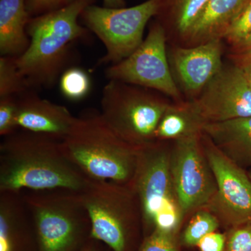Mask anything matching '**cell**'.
Listing matches in <instances>:
<instances>
[{
	"instance_id": "cell-10",
	"label": "cell",
	"mask_w": 251,
	"mask_h": 251,
	"mask_svg": "<svg viewBox=\"0 0 251 251\" xmlns=\"http://www.w3.org/2000/svg\"><path fill=\"white\" fill-rule=\"evenodd\" d=\"M132 188L139 201L146 237L154 229L155 220L161 209L179 205L172 181L170 150L162 141L138 148Z\"/></svg>"
},
{
	"instance_id": "cell-33",
	"label": "cell",
	"mask_w": 251,
	"mask_h": 251,
	"mask_svg": "<svg viewBox=\"0 0 251 251\" xmlns=\"http://www.w3.org/2000/svg\"><path fill=\"white\" fill-rule=\"evenodd\" d=\"M103 6L108 8H124L126 7L125 0H102Z\"/></svg>"
},
{
	"instance_id": "cell-15",
	"label": "cell",
	"mask_w": 251,
	"mask_h": 251,
	"mask_svg": "<svg viewBox=\"0 0 251 251\" xmlns=\"http://www.w3.org/2000/svg\"><path fill=\"white\" fill-rule=\"evenodd\" d=\"M75 116L65 106L41 98L35 90L17 97L20 129L42 133L62 140L70 131Z\"/></svg>"
},
{
	"instance_id": "cell-23",
	"label": "cell",
	"mask_w": 251,
	"mask_h": 251,
	"mask_svg": "<svg viewBox=\"0 0 251 251\" xmlns=\"http://www.w3.org/2000/svg\"><path fill=\"white\" fill-rule=\"evenodd\" d=\"M204 208L196 211L183 232L181 243L186 247L197 246L202 237L215 232L219 227L217 216Z\"/></svg>"
},
{
	"instance_id": "cell-24",
	"label": "cell",
	"mask_w": 251,
	"mask_h": 251,
	"mask_svg": "<svg viewBox=\"0 0 251 251\" xmlns=\"http://www.w3.org/2000/svg\"><path fill=\"white\" fill-rule=\"evenodd\" d=\"M176 232L155 228L144 238L138 251H180Z\"/></svg>"
},
{
	"instance_id": "cell-8",
	"label": "cell",
	"mask_w": 251,
	"mask_h": 251,
	"mask_svg": "<svg viewBox=\"0 0 251 251\" xmlns=\"http://www.w3.org/2000/svg\"><path fill=\"white\" fill-rule=\"evenodd\" d=\"M167 41L164 28L158 21H152L139 47L121 62L109 66L105 77L108 80L151 89L174 101L184 100L172 75Z\"/></svg>"
},
{
	"instance_id": "cell-5",
	"label": "cell",
	"mask_w": 251,
	"mask_h": 251,
	"mask_svg": "<svg viewBox=\"0 0 251 251\" xmlns=\"http://www.w3.org/2000/svg\"><path fill=\"white\" fill-rule=\"evenodd\" d=\"M90 214L92 238L112 251H138L143 227L139 201L132 186L92 180L80 192Z\"/></svg>"
},
{
	"instance_id": "cell-25",
	"label": "cell",
	"mask_w": 251,
	"mask_h": 251,
	"mask_svg": "<svg viewBox=\"0 0 251 251\" xmlns=\"http://www.w3.org/2000/svg\"><path fill=\"white\" fill-rule=\"evenodd\" d=\"M251 32V0H247L224 41L233 46Z\"/></svg>"
},
{
	"instance_id": "cell-16",
	"label": "cell",
	"mask_w": 251,
	"mask_h": 251,
	"mask_svg": "<svg viewBox=\"0 0 251 251\" xmlns=\"http://www.w3.org/2000/svg\"><path fill=\"white\" fill-rule=\"evenodd\" d=\"M247 0H209L182 46L224 40Z\"/></svg>"
},
{
	"instance_id": "cell-18",
	"label": "cell",
	"mask_w": 251,
	"mask_h": 251,
	"mask_svg": "<svg viewBox=\"0 0 251 251\" xmlns=\"http://www.w3.org/2000/svg\"><path fill=\"white\" fill-rule=\"evenodd\" d=\"M25 0H0V54L18 57L29 45Z\"/></svg>"
},
{
	"instance_id": "cell-28",
	"label": "cell",
	"mask_w": 251,
	"mask_h": 251,
	"mask_svg": "<svg viewBox=\"0 0 251 251\" xmlns=\"http://www.w3.org/2000/svg\"><path fill=\"white\" fill-rule=\"evenodd\" d=\"M75 0H25L26 9L29 17H36L62 9Z\"/></svg>"
},
{
	"instance_id": "cell-11",
	"label": "cell",
	"mask_w": 251,
	"mask_h": 251,
	"mask_svg": "<svg viewBox=\"0 0 251 251\" xmlns=\"http://www.w3.org/2000/svg\"><path fill=\"white\" fill-rule=\"evenodd\" d=\"M201 142L216 183L215 196L206 208L232 227L251 221V179L204 133Z\"/></svg>"
},
{
	"instance_id": "cell-7",
	"label": "cell",
	"mask_w": 251,
	"mask_h": 251,
	"mask_svg": "<svg viewBox=\"0 0 251 251\" xmlns=\"http://www.w3.org/2000/svg\"><path fill=\"white\" fill-rule=\"evenodd\" d=\"M158 8L159 0H147L131 7L87 6L80 20L106 49L98 65L117 64L133 53L143 43L145 27L158 14Z\"/></svg>"
},
{
	"instance_id": "cell-27",
	"label": "cell",
	"mask_w": 251,
	"mask_h": 251,
	"mask_svg": "<svg viewBox=\"0 0 251 251\" xmlns=\"http://www.w3.org/2000/svg\"><path fill=\"white\" fill-rule=\"evenodd\" d=\"M224 251H251V221L232 227Z\"/></svg>"
},
{
	"instance_id": "cell-31",
	"label": "cell",
	"mask_w": 251,
	"mask_h": 251,
	"mask_svg": "<svg viewBox=\"0 0 251 251\" xmlns=\"http://www.w3.org/2000/svg\"><path fill=\"white\" fill-rule=\"evenodd\" d=\"M80 251H112L103 242L92 238Z\"/></svg>"
},
{
	"instance_id": "cell-20",
	"label": "cell",
	"mask_w": 251,
	"mask_h": 251,
	"mask_svg": "<svg viewBox=\"0 0 251 251\" xmlns=\"http://www.w3.org/2000/svg\"><path fill=\"white\" fill-rule=\"evenodd\" d=\"M206 125L191 100L171 103L161 117L155 133L158 141L176 140L201 135Z\"/></svg>"
},
{
	"instance_id": "cell-30",
	"label": "cell",
	"mask_w": 251,
	"mask_h": 251,
	"mask_svg": "<svg viewBox=\"0 0 251 251\" xmlns=\"http://www.w3.org/2000/svg\"><path fill=\"white\" fill-rule=\"evenodd\" d=\"M231 47L232 53L230 55H243L251 53V32L240 42Z\"/></svg>"
},
{
	"instance_id": "cell-17",
	"label": "cell",
	"mask_w": 251,
	"mask_h": 251,
	"mask_svg": "<svg viewBox=\"0 0 251 251\" xmlns=\"http://www.w3.org/2000/svg\"><path fill=\"white\" fill-rule=\"evenodd\" d=\"M203 133L234 163L251 167V117L206 124Z\"/></svg>"
},
{
	"instance_id": "cell-3",
	"label": "cell",
	"mask_w": 251,
	"mask_h": 251,
	"mask_svg": "<svg viewBox=\"0 0 251 251\" xmlns=\"http://www.w3.org/2000/svg\"><path fill=\"white\" fill-rule=\"evenodd\" d=\"M62 143L69 160L90 179L132 186L138 148L117 135L100 112H81Z\"/></svg>"
},
{
	"instance_id": "cell-2",
	"label": "cell",
	"mask_w": 251,
	"mask_h": 251,
	"mask_svg": "<svg viewBox=\"0 0 251 251\" xmlns=\"http://www.w3.org/2000/svg\"><path fill=\"white\" fill-rule=\"evenodd\" d=\"M95 0H75L69 6L30 18L27 26L29 45L17 57L18 67L32 90L51 89L72 67V46L87 40L91 31L79 23L84 10Z\"/></svg>"
},
{
	"instance_id": "cell-1",
	"label": "cell",
	"mask_w": 251,
	"mask_h": 251,
	"mask_svg": "<svg viewBox=\"0 0 251 251\" xmlns=\"http://www.w3.org/2000/svg\"><path fill=\"white\" fill-rule=\"evenodd\" d=\"M62 140L23 129L0 143V192L64 189L82 192L92 179L69 160Z\"/></svg>"
},
{
	"instance_id": "cell-4",
	"label": "cell",
	"mask_w": 251,
	"mask_h": 251,
	"mask_svg": "<svg viewBox=\"0 0 251 251\" xmlns=\"http://www.w3.org/2000/svg\"><path fill=\"white\" fill-rule=\"evenodd\" d=\"M34 219L39 251H80L92 239L90 214L80 192L21 191Z\"/></svg>"
},
{
	"instance_id": "cell-12",
	"label": "cell",
	"mask_w": 251,
	"mask_h": 251,
	"mask_svg": "<svg viewBox=\"0 0 251 251\" xmlns=\"http://www.w3.org/2000/svg\"><path fill=\"white\" fill-rule=\"evenodd\" d=\"M192 101L206 124L251 117V90L242 68L235 64L221 71Z\"/></svg>"
},
{
	"instance_id": "cell-22",
	"label": "cell",
	"mask_w": 251,
	"mask_h": 251,
	"mask_svg": "<svg viewBox=\"0 0 251 251\" xmlns=\"http://www.w3.org/2000/svg\"><path fill=\"white\" fill-rule=\"evenodd\" d=\"M59 91L64 98L71 101H80L92 90V79L88 73L75 66L68 68L58 82Z\"/></svg>"
},
{
	"instance_id": "cell-6",
	"label": "cell",
	"mask_w": 251,
	"mask_h": 251,
	"mask_svg": "<svg viewBox=\"0 0 251 251\" xmlns=\"http://www.w3.org/2000/svg\"><path fill=\"white\" fill-rule=\"evenodd\" d=\"M169 99L151 89L108 80L102 90L100 113L122 140L139 148L156 141V128Z\"/></svg>"
},
{
	"instance_id": "cell-19",
	"label": "cell",
	"mask_w": 251,
	"mask_h": 251,
	"mask_svg": "<svg viewBox=\"0 0 251 251\" xmlns=\"http://www.w3.org/2000/svg\"><path fill=\"white\" fill-rule=\"evenodd\" d=\"M209 0H159L156 21L164 28L167 39L172 37L184 46L193 26Z\"/></svg>"
},
{
	"instance_id": "cell-13",
	"label": "cell",
	"mask_w": 251,
	"mask_h": 251,
	"mask_svg": "<svg viewBox=\"0 0 251 251\" xmlns=\"http://www.w3.org/2000/svg\"><path fill=\"white\" fill-rule=\"evenodd\" d=\"M175 83L187 100L197 98L224 66V40L195 46L173 45L167 49Z\"/></svg>"
},
{
	"instance_id": "cell-32",
	"label": "cell",
	"mask_w": 251,
	"mask_h": 251,
	"mask_svg": "<svg viewBox=\"0 0 251 251\" xmlns=\"http://www.w3.org/2000/svg\"><path fill=\"white\" fill-rule=\"evenodd\" d=\"M234 64L238 66L251 65V53L243 55H230Z\"/></svg>"
},
{
	"instance_id": "cell-29",
	"label": "cell",
	"mask_w": 251,
	"mask_h": 251,
	"mask_svg": "<svg viewBox=\"0 0 251 251\" xmlns=\"http://www.w3.org/2000/svg\"><path fill=\"white\" fill-rule=\"evenodd\" d=\"M226 239L224 234L211 232L202 237L197 246L201 251H224Z\"/></svg>"
},
{
	"instance_id": "cell-26",
	"label": "cell",
	"mask_w": 251,
	"mask_h": 251,
	"mask_svg": "<svg viewBox=\"0 0 251 251\" xmlns=\"http://www.w3.org/2000/svg\"><path fill=\"white\" fill-rule=\"evenodd\" d=\"M19 129L17 125V98H0V135L4 138Z\"/></svg>"
},
{
	"instance_id": "cell-9",
	"label": "cell",
	"mask_w": 251,
	"mask_h": 251,
	"mask_svg": "<svg viewBox=\"0 0 251 251\" xmlns=\"http://www.w3.org/2000/svg\"><path fill=\"white\" fill-rule=\"evenodd\" d=\"M201 135L175 140L170 150L172 181L183 217L206 207L216 192Z\"/></svg>"
},
{
	"instance_id": "cell-34",
	"label": "cell",
	"mask_w": 251,
	"mask_h": 251,
	"mask_svg": "<svg viewBox=\"0 0 251 251\" xmlns=\"http://www.w3.org/2000/svg\"><path fill=\"white\" fill-rule=\"evenodd\" d=\"M241 67L242 68L243 71H244L245 76L247 77L248 83H249V87H250L251 90V65L242 66Z\"/></svg>"
},
{
	"instance_id": "cell-14",
	"label": "cell",
	"mask_w": 251,
	"mask_h": 251,
	"mask_svg": "<svg viewBox=\"0 0 251 251\" xmlns=\"http://www.w3.org/2000/svg\"><path fill=\"white\" fill-rule=\"evenodd\" d=\"M0 251H39L32 214L21 191L0 192Z\"/></svg>"
},
{
	"instance_id": "cell-21",
	"label": "cell",
	"mask_w": 251,
	"mask_h": 251,
	"mask_svg": "<svg viewBox=\"0 0 251 251\" xmlns=\"http://www.w3.org/2000/svg\"><path fill=\"white\" fill-rule=\"evenodd\" d=\"M29 90L32 89L18 67L17 57L0 56V98H17Z\"/></svg>"
}]
</instances>
